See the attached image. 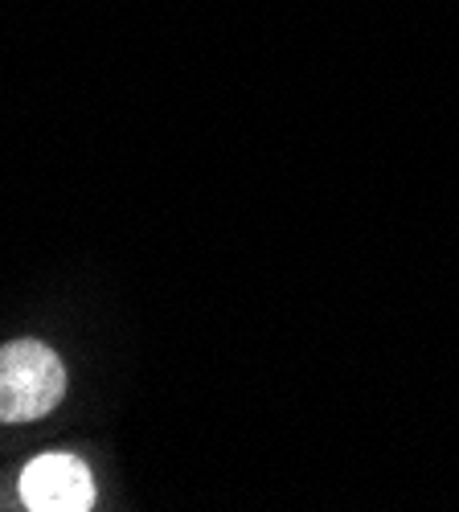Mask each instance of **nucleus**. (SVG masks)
Segmentation results:
<instances>
[{"instance_id":"obj_1","label":"nucleus","mask_w":459,"mask_h":512,"mask_svg":"<svg viewBox=\"0 0 459 512\" xmlns=\"http://www.w3.org/2000/svg\"><path fill=\"white\" fill-rule=\"evenodd\" d=\"M66 394V369L41 340H13L0 349V422H33Z\"/></svg>"},{"instance_id":"obj_2","label":"nucleus","mask_w":459,"mask_h":512,"mask_svg":"<svg viewBox=\"0 0 459 512\" xmlns=\"http://www.w3.org/2000/svg\"><path fill=\"white\" fill-rule=\"evenodd\" d=\"M21 500L33 512H87L95 504V480L82 459L50 451L21 472Z\"/></svg>"}]
</instances>
